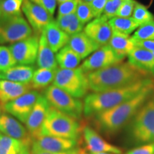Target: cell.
<instances>
[{"label":"cell","instance_id":"d6986e66","mask_svg":"<svg viewBox=\"0 0 154 154\" xmlns=\"http://www.w3.org/2000/svg\"><path fill=\"white\" fill-rule=\"evenodd\" d=\"M42 34L45 36L48 45L54 53L67 45L70 36L59 27L55 20L50 22L44 28Z\"/></svg>","mask_w":154,"mask_h":154},{"label":"cell","instance_id":"603a6c76","mask_svg":"<svg viewBox=\"0 0 154 154\" xmlns=\"http://www.w3.org/2000/svg\"><path fill=\"white\" fill-rule=\"evenodd\" d=\"M36 64L38 68L48 69H57L58 63L54 52L51 50L43 34H41L39 38Z\"/></svg>","mask_w":154,"mask_h":154},{"label":"cell","instance_id":"7c38bea8","mask_svg":"<svg viewBox=\"0 0 154 154\" xmlns=\"http://www.w3.org/2000/svg\"><path fill=\"white\" fill-rule=\"evenodd\" d=\"M22 11L35 34L41 35L44 28L54 20L53 16L30 0H24Z\"/></svg>","mask_w":154,"mask_h":154},{"label":"cell","instance_id":"ab89813d","mask_svg":"<svg viewBox=\"0 0 154 154\" xmlns=\"http://www.w3.org/2000/svg\"><path fill=\"white\" fill-rule=\"evenodd\" d=\"M126 154H154V143L143 144L140 147L130 150Z\"/></svg>","mask_w":154,"mask_h":154},{"label":"cell","instance_id":"1f68e13d","mask_svg":"<svg viewBox=\"0 0 154 154\" xmlns=\"http://www.w3.org/2000/svg\"><path fill=\"white\" fill-rule=\"evenodd\" d=\"M75 14L81 21V22L84 25L91 22L94 18V13L90 7L89 3L83 0H79L78 6H77Z\"/></svg>","mask_w":154,"mask_h":154},{"label":"cell","instance_id":"d4e9b609","mask_svg":"<svg viewBox=\"0 0 154 154\" xmlns=\"http://www.w3.org/2000/svg\"><path fill=\"white\" fill-rule=\"evenodd\" d=\"M57 69L38 68L34 72L30 82L32 88L35 91L47 88L54 80Z\"/></svg>","mask_w":154,"mask_h":154},{"label":"cell","instance_id":"d6a6232c","mask_svg":"<svg viewBox=\"0 0 154 154\" xmlns=\"http://www.w3.org/2000/svg\"><path fill=\"white\" fill-rule=\"evenodd\" d=\"M17 63L9 47L0 46V72L16 66Z\"/></svg>","mask_w":154,"mask_h":154},{"label":"cell","instance_id":"bcb514c9","mask_svg":"<svg viewBox=\"0 0 154 154\" xmlns=\"http://www.w3.org/2000/svg\"><path fill=\"white\" fill-rule=\"evenodd\" d=\"M83 1H85V2H91L92 0H83Z\"/></svg>","mask_w":154,"mask_h":154},{"label":"cell","instance_id":"30bf717a","mask_svg":"<svg viewBox=\"0 0 154 154\" xmlns=\"http://www.w3.org/2000/svg\"><path fill=\"white\" fill-rule=\"evenodd\" d=\"M40 94L37 91H30L17 99L12 100L2 106L4 110L26 124Z\"/></svg>","mask_w":154,"mask_h":154},{"label":"cell","instance_id":"e575fe53","mask_svg":"<svg viewBox=\"0 0 154 154\" xmlns=\"http://www.w3.org/2000/svg\"><path fill=\"white\" fill-rule=\"evenodd\" d=\"M124 0H108L106 4L101 17L109 20L113 17H116L117 11Z\"/></svg>","mask_w":154,"mask_h":154},{"label":"cell","instance_id":"484cf974","mask_svg":"<svg viewBox=\"0 0 154 154\" xmlns=\"http://www.w3.org/2000/svg\"><path fill=\"white\" fill-rule=\"evenodd\" d=\"M57 63L61 69H76L80 64L82 59L79 56L66 45L61 49L56 55Z\"/></svg>","mask_w":154,"mask_h":154},{"label":"cell","instance_id":"7a4b0ae2","mask_svg":"<svg viewBox=\"0 0 154 154\" xmlns=\"http://www.w3.org/2000/svg\"><path fill=\"white\" fill-rule=\"evenodd\" d=\"M153 94L154 82L128 101L95 115L96 120L103 131L114 134L134 118Z\"/></svg>","mask_w":154,"mask_h":154},{"label":"cell","instance_id":"7bdbcfd3","mask_svg":"<svg viewBox=\"0 0 154 154\" xmlns=\"http://www.w3.org/2000/svg\"><path fill=\"white\" fill-rule=\"evenodd\" d=\"M19 154H32L31 151L29 149V146H25L22 149V151L19 152Z\"/></svg>","mask_w":154,"mask_h":154},{"label":"cell","instance_id":"60d3db41","mask_svg":"<svg viewBox=\"0 0 154 154\" xmlns=\"http://www.w3.org/2000/svg\"><path fill=\"white\" fill-rule=\"evenodd\" d=\"M32 154H87L85 150L82 149H72L66 151L61 152H47L42 151L40 150H36L32 149L31 151Z\"/></svg>","mask_w":154,"mask_h":154},{"label":"cell","instance_id":"f1b7e54d","mask_svg":"<svg viewBox=\"0 0 154 154\" xmlns=\"http://www.w3.org/2000/svg\"><path fill=\"white\" fill-rule=\"evenodd\" d=\"M25 146L27 145L21 140L0 132V154H19Z\"/></svg>","mask_w":154,"mask_h":154},{"label":"cell","instance_id":"4316f807","mask_svg":"<svg viewBox=\"0 0 154 154\" xmlns=\"http://www.w3.org/2000/svg\"><path fill=\"white\" fill-rule=\"evenodd\" d=\"M59 27L69 36L82 32L84 24L81 22L75 13L64 16H57L56 19Z\"/></svg>","mask_w":154,"mask_h":154},{"label":"cell","instance_id":"52a82bcc","mask_svg":"<svg viewBox=\"0 0 154 154\" xmlns=\"http://www.w3.org/2000/svg\"><path fill=\"white\" fill-rule=\"evenodd\" d=\"M53 85L76 99L84 96L89 90L87 74L80 67L73 69H58Z\"/></svg>","mask_w":154,"mask_h":154},{"label":"cell","instance_id":"9a60e30c","mask_svg":"<svg viewBox=\"0 0 154 154\" xmlns=\"http://www.w3.org/2000/svg\"><path fill=\"white\" fill-rule=\"evenodd\" d=\"M32 149L47 152H61L72 149L77 141L52 136H41L32 140Z\"/></svg>","mask_w":154,"mask_h":154},{"label":"cell","instance_id":"8992f818","mask_svg":"<svg viewBox=\"0 0 154 154\" xmlns=\"http://www.w3.org/2000/svg\"><path fill=\"white\" fill-rule=\"evenodd\" d=\"M33 34V30L22 12L0 14V44H14Z\"/></svg>","mask_w":154,"mask_h":154},{"label":"cell","instance_id":"836d02e7","mask_svg":"<svg viewBox=\"0 0 154 154\" xmlns=\"http://www.w3.org/2000/svg\"><path fill=\"white\" fill-rule=\"evenodd\" d=\"M24 0H3L0 3V14H13L22 12Z\"/></svg>","mask_w":154,"mask_h":154},{"label":"cell","instance_id":"6da1fadb","mask_svg":"<svg viewBox=\"0 0 154 154\" xmlns=\"http://www.w3.org/2000/svg\"><path fill=\"white\" fill-rule=\"evenodd\" d=\"M149 77V73L138 69L128 61H121L87 74L89 89L94 92L124 87Z\"/></svg>","mask_w":154,"mask_h":154},{"label":"cell","instance_id":"f546056e","mask_svg":"<svg viewBox=\"0 0 154 154\" xmlns=\"http://www.w3.org/2000/svg\"><path fill=\"white\" fill-rule=\"evenodd\" d=\"M131 38L136 41L154 40V20L140 25Z\"/></svg>","mask_w":154,"mask_h":154},{"label":"cell","instance_id":"ac0fdd59","mask_svg":"<svg viewBox=\"0 0 154 154\" xmlns=\"http://www.w3.org/2000/svg\"><path fill=\"white\" fill-rule=\"evenodd\" d=\"M67 45L82 59H85L100 48V46L88 37L84 32L70 36Z\"/></svg>","mask_w":154,"mask_h":154},{"label":"cell","instance_id":"8fae6325","mask_svg":"<svg viewBox=\"0 0 154 154\" xmlns=\"http://www.w3.org/2000/svg\"><path fill=\"white\" fill-rule=\"evenodd\" d=\"M121 61H122V59L116 55L109 45H106L94 51L86 59L79 67L87 74L88 73L110 66Z\"/></svg>","mask_w":154,"mask_h":154},{"label":"cell","instance_id":"3957f363","mask_svg":"<svg viewBox=\"0 0 154 154\" xmlns=\"http://www.w3.org/2000/svg\"><path fill=\"white\" fill-rule=\"evenodd\" d=\"M153 82L149 77L124 87L88 94L84 99L83 112L86 116H91L109 110L134 98Z\"/></svg>","mask_w":154,"mask_h":154},{"label":"cell","instance_id":"f35d334b","mask_svg":"<svg viewBox=\"0 0 154 154\" xmlns=\"http://www.w3.org/2000/svg\"><path fill=\"white\" fill-rule=\"evenodd\" d=\"M107 1L108 0H92L88 2L94 13V18H98L101 16Z\"/></svg>","mask_w":154,"mask_h":154},{"label":"cell","instance_id":"8d00e7d4","mask_svg":"<svg viewBox=\"0 0 154 154\" xmlns=\"http://www.w3.org/2000/svg\"><path fill=\"white\" fill-rule=\"evenodd\" d=\"M136 2L134 0H124L117 11L116 17L128 18L132 16L135 5Z\"/></svg>","mask_w":154,"mask_h":154},{"label":"cell","instance_id":"2e32d148","mask_svg":"<svg viewBox=\"0 0 154 154\" xmlns=\"http://www.w3.org/2000/svg\"><path fill=\"white\" fill-rule=\"evenodd\" d=\"M83 136L85 140L86 149L90 153L103 152L114 154L123 153V151L121 148L109 143L90 127L86 126L83 129Z\"/></svg>","mask_w":154,"mask_h":154},{"label":"cell","instance_id":"c3c4849f","mask_svg":"<svg viewBox=\"0 0 154 154\" xmlns=\"http://www.w3.org/2000/svg\"><path fill=\"white\" fill-rule=\"evenodd\" d=\"M153 55H154V52H153Z\"/></svg>","mask_w":154,"mask_h":154},{"label":"cell","instance_id":"ee69618b","mask_svg":"<svg viewBox=\"0 0 154 154\" xmlns=\"http://www.w3.org/2000/svg\"><path fill=\"white\" fill-rule=\"evenodd\" d=\"M90 154H114V153H106V152H103V153H90Z\"/></svg>","mask_w":154,"mask_h":154},{"label":"cell","instance_id":"83f0119b","mask_svg":"<svg viewBox=\"0 0 154 154\" xmlns=\"http://www.w3.org/2000/svg\"><path fill=\"white\" fill-rule=\"evenodd\" d=\"M113 32L128 35L140 26L131 17H114L109 20Z\"/></svg>","mask_w":154,"mask_h":154},{"label":"cell","instance_id":"7402d4cb","mask_svg":"<svg viewBox=\"0 0 154 154\" xmlns=\"http://www.w3.org/2000/svg\"><path fill=\"white\" fill-rule=\"evenodd\" d=\"M34 72V68L32 65L14 66L5 72H0V79L30 84Z\"/></svg>","mask_w":154,"mask_h":154},{"label":"cell","instance_id":"277c9868","mask_svg":"<svg viewBox=\"0 0 154 154\" xmlns=\"http://www.w3.org/2000/svg\"><path fill=\"white\" fill-rule=\"evenodd\" d=\"M81 131L77 119L50 106L42 125L41 136H52L76 140Z\"/></svg>","mask_w":154,"mask_h":154},{"label":"cell","instance_id":"ba28073f","mask_svg":"<svg viewBox=\"0 0 154 154\" xmlns=\"http://www.w3.org/2000/svg\"><path fill=\"white\" fill-rule=\"evenodd\" d=\"M44 96L51 106L76 119H79L84 111V104L79 100L54 85L45 90Z\"/></svg>","mask_w":154,"mask_h":154},{"label":"cell","instance_id":"44dd1931","mask_svg":"<svg viewBox=\"0 0 154 154\" xmlns=\"http://www.w3.org/2000/svg\"><path fill=\"white\" fill-rule=\"evenodd\" d=\"M128 62L154 76V55L142 48L135 47L128 55Z\"/></svg>","mask_w":154,"mask_h":154},{"label":"cell","instance_id":"9c48e42d","mask_svg":"<svg viewBox=\"0 0 154 154\" xmlns=\"http://www.w3.org/2000/svg\"><path fill=\"white\" fill-rule=\"evenodd\" d=\"M40 35L32 34L29 37L11 44L9 48L19 65H32L37 58Z\"/></svg>","mask_w":154,"mask_h":154},{"label":"cell","instance_id":"7dc6e473","mask_svg":"<svg viewBox=\"0 0 154 154\" xmlns=\"http://www.w3.org/2000/svg\"><path fill=\"white\" fill-rule=\"evenodd\" d=\"M2 1H3V0H0V3H1Z\"/></svg>","mask_w":154,"mask_h":154},{"label":"cell","instance_id":"ffe728a7","mask_svg":"<svg viewBox=\"0 0 154 154\" xmlns=\"http://www.w3.org/2000/svg\"><path fill=\"white\" fill-rule=\"evenodd\" d=\"M32 89L30 84L0 79V103L2 106L17 99Z\"/></svg>","mask_w":154,"mask_h":154},{"label":"cell","instance_id":"4dcf8cb0","mask_svg":"<svg viewBox=\"0 0 154 154\" xmlns=\"http://www.w3.org/2000/svg\"><path fill=\"white\" fill-rule=\"evenodd\" d=\"M131 18L139 25L154 20L153 15L143 5L136 2Z\"/></svg>","mask_w":154,"mask_h":154},{"label":"cell","instance_id":"5b68a950","mask_svg":"<svg viewBox=\"0 0 154 154\" xmlns=\"http://www.w3.org/2000/svg\"><path fill=\"white\" fill-rule=\"evenodd\" d=\"M131 134L138 144L154 143V94L132 119Z\"/></svg>","mask_w":154,"mask_h":154},{"label":"cell","instance_id":"5bb4252c","mask_svg":"<svg viewBox=\"0 0 154 154\" xmlns=\"http://www.w3.org/2000/svg\"><path fill=\"white\" fill-rule=\"evenodd\" d=\"M84 32L100 47L109 44L113 34L109 20L101 16L88 22L84 27Z\"/></svg>","mask_w":154,"mask_h":154},{"label":"cell","instance_id":"cb8c5ba5","mask_svg":"<svg viewBox=\"0 0 154 154\" xmlns=\"http://www.w3.org/2000/svg\"><path fill=\"white\" fill-rule=\"evenodd\" d=\"M108 45L111 48L116 55L122 60L136 47L131 36L113 32Z\"/></svg>","mask_w":154,"mask_h":154},{"label":"cell","instance_id":"f6af8a7d","mask_svg":"<svg viewBox=\"0 0 154 154\" xmlns=\"http://www.w3.org/2000/svg\"><path fill=\"white\" fill-rule=\"evenodd\" d=\"M57 2H58V3L61 4V3H62V2H66V1H68V0H57Z\"/></svg>","mask_w":154,"mask_h":154},{"label":"cell","instance_id":"d590c367","mask_svg":"<svg viewBox=\"0 0 154 154\" xmlns=\"http://www.w3.org/2000/svg\"><path fill=\"white\" fill-rule=\"evenodd\" d=\"M79 0H68L59 4L58 9V16H64L74 14L76 10Z\"/></svg>","mask_w":154,"mask_h":154},{"label":"cell","instance_id":"74e56055","mask_svg":"<svg viewBox=\"0 0 154 154\" xmlns=\"http://www.w3.org/2000/svg\"><path fill=\"white\" fill-rule=\"evenodd\" d=\"M30 1L42 7L52 16L54 14L57 7V0H30Z\"/></svg>","mask_w":154,"mask_h":154},{"label":"cell","instance_id":"e0dca14e","mask_svg":"<svg viewBox=\"0 0 154 154\" xmlns=\"http://www.w3.org/2000/svg\"><path fill=\"white\" fill-rule=\"evenodd\" d=\"M0 132L9 137L21 140L27 146L32 143V137L25 127L13 117L5 113L0 115Z\"/></svg>","mask_w":154,"mask_h":154},{"label":"cell","instance_id":"b9f144b4","mask_svg":"<svg viewBox=\"0 0 154 154\" xmlns=\"http://www.w3.org/2000/svg\"><path fill=\"white\" fill-rule=\"evenodd\" d=\"M136 47L142 48L154 52V40H146V41H136L134 40Z\"/></svg>","mask_w":154,"mask_h":154},{"label":"cell","instance_id":"4fadbf2b","mask_svg":"<svg viewBox=\"0 0 154 154\" xmlns=\"http://www.w3.org/2000/svg\"><path fill=\"white\" fill-rule=\"evenodd\" d=\"M50 106L51 105L45 96L40 95L32 112L29 116L26 125L29 133L34 139L41 136L42 125L47 116Z\"/></svg>","mask_w":154,"mask_h":154}]
</instances>
